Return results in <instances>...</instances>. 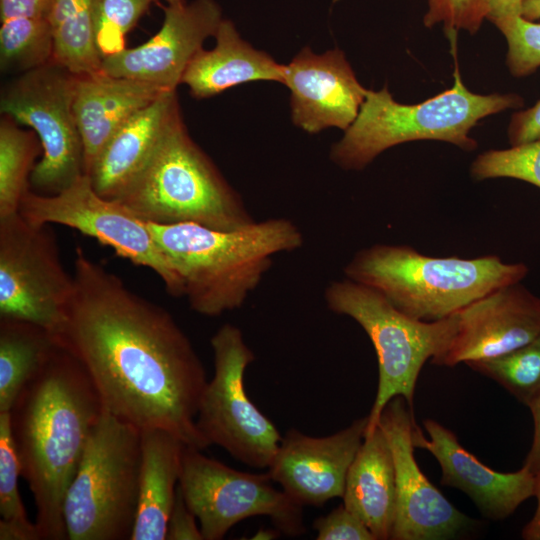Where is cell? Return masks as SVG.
Wrapping results in <instances>:
<instances>
[{"label":"cell","instance_id":"obj_24","mask_svg":"<svg viewBox=\"0 0 540 540\" xmlns=\"http://www.w3.org/2000/svg\"><path fill=\"white\" fill-rule=\"evenodd\" d=\"M138 509L131 540H166L186 444L159 428L140 430Z\"/></svg>","mask_w":540,"mask_h":540},{"label":"cell","instance_id":"obj_32","mask_svg":"<svg viewBox=\"0 0 540 540\" xmlns=\"http://www.w3.org/2000/svg\"><path fill=\"white\" fill-rule=\"evenodd\" d=\"M470 176L475 181L513 178L540 188V139L479 154L471 163Z\"/></svg>","mask_w":540,"mask_h":540},{"label":"cell","instance_id":"obj_43","mask_svg":"<svg viewBox=\"0 0 540 540\" xmlns=\"http://www.w3.org/2000/svg\"><path fill=\"white\" fill-rule=\"evenodd\" d=\"M153 1H156V0H153ZM167 4H173V3H178V2H181L183 0H164Z\"/></svg>","mask_w":540,"mask_h":540},{"label":"cell","instance_id":"obj_5","mask_svg":"<svg viewBox=\"0 0 540 540\" xmlns=\"http://www.w3.org/2000/svg\"><path fill=\"white\" fill-rule=\"evenodd\" d=\"M523 105L515 93L469 91L457 65L453 86L418 104L396 102L387 86L367 89L356 119L332 146L330 158L343 169L362 170L388 148L417 140H439L473 151L478 144L469 132L481 119Z\"/></svg>","mask_w":540,"mask_h":540},{"label":"cell","instance_id":"obj_19","mask_svg":"<svg viewBox=\"0 0 540 540\" xmlns=\"http://www.w3.org/2000/svg\"><path fill=\"white\" fill-rule=\"evenodd\" d=\"M423 426L429 438L415 423L414 447L429 451L441 467V484L468 495L485 518L504 520L534 496L536 475L525 467L509 473L495 471L461 446L456 435L437 421L426 419Z\"/></svg>","mask_w":540,"mask_h":540},{"label":"cell","instance_id":"obj_30","mask_svg":"<svg viewBox=\"0 0 540 540\" xmlns=\"http://www.w3.org/2000/svg\"><path fill=\"white\" fill-rule=\"evenodd\" d=\"M526 406L540 393V335L512 351L465 363Z\"/></svg>","mask_w":540,"mask_h":540},{"label":"cell","instance_id":"obj_15","mask_svg":"<svg viewBox=\"0 0 540 540\" xmlns=\"http://www.w3.org/2000/svg\"><path fill=\"white\" fill-rule=\"evenodd\" d=\"M160 30L147 42L103 59L109 75L150 82L176 91L186 68L223 21L215 0L167 4Z\"/></svg>","mask_w":540,"mask_h":540},{"label":"cell","instance_id":"obj_31","mask_svg":"<svg viewBox=\"0 0 540 540\" xmlns=\"http://www.w3.org/2000/svg\"><path fill=\"white\" fill-rule=\"evenodd\" d=\"M153 0H92L94 38L102 59L126 49V35Z\"/></svg>","mask_w":540,"mask_h":540},{"label":"cell","instance_id":"obj_10","mask_svg":"<svg viewBox=\"0 0 540 540\" xmlns=\"http://www.w3.org/2000/svg\"><path fill=\"white\" fill-rule=\"evenodd\" d=\"M210 344L214 376L200 399L197 429L208 446L218 445L248 466L268 468L282 436L246 393L245 371L255 360L254 352L230 323L216 331Z\"/></svg>","mask_w":540,"mask_h":540},{"label":"cell","instance_id":"obj_7","mask_svg":"<svg viewBox=\"0 0 540 540\" xmlns=\"http://www.w3.org/2000/svg\"><path fill=\"white\" fill-rule=\"evenodd\" d=\"M140 466V429L104 411L65 494L69 540H131Z\"/></svg>","mask_w":540,"mask_h":540},{"label":"cell","instance_id":"obj_21","mask_svg":"<svg viewBox=\"0 0 540 540\" xmlns=\"http://www.w3.org/2000/svg\"><path fill=\"white\" fill-rule=\"evenodd\" d=\"M167 91L150 82L116 77L102 70L77 75L73 108L83 143L85 175L113 134Z\"/></svg>","mask_w":540,"mask_h":540},{"label":"cell","instance_id":"obj_34","mask_svg":"<svg viewBox=\"0 0 540 540\" xmlns=\"http://www.w3.org/2000/svg\"><path fill=\"white\" fill-rule=\"evenodd\" d=\"M487 11V0H429L423 22L426 27L442 23L452 41L458 30L477 32Z\"/></svg>","mask_w":540,"mask_h":540},{"label":"cell","instance_id":"obj_2","mask_svg":"<svg viewBox=\"0 0 540 540\" xmlns=\"http://www.w3.org/2000/svg\"><path fill=\"white\" fill-rule=\"evenodd\" d=\"M104 411L87 371L62 345L26 384L9 411L11 434L22 477L34 498L41 540L68 539L65 494Z\"/></svg>","mask_w":540,"mask_h":540},{"label":"cell","instance_id":"obj_4","mask_svg":"<svg viewBox=\"0 0 540 540\" xmlns=\"http://www.w3.org/2000/svg\"><path fill=\"white\" fill-rule=\"evenodd\" d=\"M343 272L410 318L434 322L495 289L521 282L529 268L497 255L433 257L408 245L374 244L354 254Z\"/></svg>","mask_w":540,"mask_h":540},{"label":"cell","instance_id":"obj_11","mask_svg":"<svg viewBox=\"0 0 540 540\" xmlns=\"http://www.w3.org/2000/svg\"><path fill=\"white\" fill-rule=\"evenodd\" d=\"M201 451L185 446L178 485L204 540H221L235 524L254 516L269 517L287 536L305 532L303 506L276 489L269 473L239 471Z\"/></svg>","mask_w":540,"mask_h":540},{"label":"cell","instance_id":"obj_35","mask_svg":"<svg viewBox=\"0 0 540 540\" xmlns=\"http://www.w3.org/2000/svg\"><path fill=\"white\" fill-rule=\"evenodd\" d=\"M317 540H376L366 524L343 504L314 521Z\"/></svg>","mask_w":540,"mask_h":540},{"label":"cell","instance_id":"obj_20","mask_svg":"<svg viewBox=\"0 0 540 540\" xmlns=\"http://www.w3.org/2000/svg\"><path fill=\"white\" fill-rule=\"evenodd\" d=\"M181 115L176 91L134 114L108 140L87 176L102 197L117 200L152 158Z\"/></svg>","mask_w":540,"mask_h":540},{"label":"cell","instance_id":"obj_25","mask_svg":"<svg viewBox=\"0 0 540 540\" xmlns=\"http://www.w3.org/2000/svg\"><path fill=\"white\" fill-rule=\"evenodd\" d=\"M60 345L44 327L0 317V413L11 410L22 389Z\"/></svg>","mask_w":540,"mask_h":540},{"label":"cell","instance_id":"obj_39","mask_svg":"<svg viewBox=\"0 0 540 540\" xmlns=\"http://www.w3.org/2000/svg\"><path fill=\"white\" fill-rule=\"evenodd\" d=\"M533 418V439L529 452L523 463L529 472L540 474V393L527 405Z\"/></svg>","mask_w":540,"mask_h":540},{"label":"cell","instance_id":"obj_12","mask_svg":"<svg viewBox=\"0 0 540 540\" xmlns=\"http://www.w3.org/2000/svg\"><path fill=\"white\" fill-rule=\"evenodd\" d=\"M74 289L47 225L18 212L0 218V317L37 324L57 337Z\"/></svg>","mask_w":540,"mask_h":540},{"label":"cell","instance_id":"obj_6","mask_svg":"<svg viewBox=\"0 0 540 540\" xmlns=\"http://www.w3.org/2000/svg\"><path fill=\"white\" fill-rule=\"evenodd\" d=\"M150 223H196L235 230L254 218L241 196L190 137L182 116L144 169L116 200Z\"/></svg>","mask_w":540,"mask_h":540},{"label":"cell","instance_id":"obj_18","mask_svg":"<svg viewBox=\"0 0 540 540\" xmlns=\"http://www.w3.org/2000/svg\"><path fill=\"white\" fill-rule=\"evenodd\" d=\"M283 84L290 90L293 124L311 134L330 127L347 130L367 92L337 48L316 54L304 47L285 65Z\"/></svg>","mask_w":540,"mask_h":540},{"label":"cell","instance_id":"obj_42","mask_svg":"<svg viewBox=\"0 0 540 540\" xmlns=\"http://www.w3.org/2000/svg\"><path fill=\"white\" fill-rule=\"evenodd\" d=\"M521 16L530 21L540 19V0H524Z\"/></svg>","mask_w":540,"mask_h":540},{"label":"cell","instance_id":"obj_33","mask_svg":"<svg viewBox=\"0 0 540 540\" xmlns=\"http://www.w3.org/2000/svg\"><path fill=\"white\" fill-rule=\"evenodd\" d=\"M508 43L506 64L514 77L532 74L540 67V23L521 15L494 22Z\"/></svg>","mask_w":540,"mask_h":540},{"label":"cell","instance_id":"obj_23","mask_svg":"<svg viewBox=\"0 0 540 540\" xmlns=\"http://www.w3.org/2000/svg\"><path fill=\"white\" fill-rule=\"evenodd\" d=\"M343 505L376 540L391 539L396 517V480L389 442L377 426L364 437L346 477Z\"/></svg>","mask_w":540,"mask_h":540},{"label":"cell","instance_id":"obj_13","mask_svg":"<svg viewBox=\"0 0 540 540\" xmlns=\"http://www.w3.org/2000/svg\"><path fill=\"white\" fill-rule=\"evenodd\" d=\"M19 213L34 225L60 224L96 239L118 256L151 269L170 295L180 297L176 274L147 222L118 201L100 196L87 175L54 195L29 189L22 198Z\"/></svg>","mask_w":540,"mask_h":540},{"label":"cell","instance_id":"obj_37","mask_svg":"<svg viewBox=\"0 0 540 540\" xmlns=\"http://www.w3.org/2000/svg\"><path fill=\"white\" fill-rule=\"evenodd\" d=\"M508 139L511 146L540 139V100L534 106L512 115Z\"/></svg>","mask_w":540,"mask_h":540},{"label":"cell","instance_id":"obj_26","mask_svg":"<svg viewBox=\"0 0 540 540\" xmlns=\"http://www.w3.org/2000/svg\"><path fill=\"white\" fill-rule=\"evenodd\" d=\"M53 36V58L76 75L100 71L92 21V0H51L47 16Z\"/></svg>","mask_w":540,"mask_h":540},{"label":"cell","instance_id":"obj_40","mask_svg":"<svg viewBox=\"0 0 540 540\" xmlns=\"http://www.w3.org/2000/svg\"><path fill=\"white\" fill-rule=\"evenodd\" d=\"M524 0H487V17L491 22L521 15Z\"/></svg>","mask_w":540,"mask_h":540},{"label":"cell","instance_id":"obj_22","mask_svg":"<svg viewBox=\"0 0 540 540\" xmlns=\"http://www.w3.org/2000/svg\"><path fill=\"white\" fill-rule=\"evenodd\" d=\"M214 37L215 47L200 50L181 80L194 98H209L257 80L283 84L285 65L246 42L230 20L223 19Z\"/></svg>","mask_w":540,"mask_h":540},{"label":"cell","instance_id":"obj_14","mask_svg":"<svg viewBox=\"0 0 540 540\" xmlns=\"http://www.w3.org/2000/svg\"><path fill=\"white\" fill-rule=\"evenodd\" d=\"M415 423L413 408L402 396L386 404L378 422L389 442L395 469L396 517L391 539H449L466 528L470 519L419 468L412 441Z\"/></svg>","mask_w":540,"mask_h":540},{"label":"cell","instance_id":"obj_41","mask_svg":"<svg viewBox=\"0 0 540 540\" xmlns=\"http://www.w3.org/2000/svg\"><path fill=\"white\" fill-rule=\"evenodd\" d=\"M534 497L537 500L536 510L521 532V537L525 540H540V474L536 475Z\"/></svg>","mask_w":540,"mask_h":540},{"label":"cell","instance_id":"obj_9","mask_svg":"<svg viewBox=\"0 0 540 540\" xmlns=\"http://www.w3.org/2000/svg\"><path fill=\"white\" fill-rule=\"evenodd\" d=\"M77 75L54 60L21 73L1 93L2 115L30 127L42 146L30 184L57 194L84 175V149L74 113Z\"/></svg>","mask_w":540,"mask_h":540},{"label":"cell","instance_id":"obj_29","mask_svg":"<svg viewBox=\"0 0 540 540\" xmlns=\"http://www.w3.org/2000/svg\"><path fill=\"white\" fill-rule=\"evenodd\" d=\"M53 58V36L47 18L17 17L1 21L0 65L5 72H26Z\"/></svg>","mask_w":540,"mask_h":540},{"label":"cell","instance_id":"obj_16","mask_svg":"<svg viewBox=\"0 0 540 540\" xmlns=\"http://www.w3.org/2000/svg\"><path fill=\"white\" fill-rule=\"evenodd\" d=\"M447 348L430 362L453 367L495 357L540 335V297L521 282L502 286L455 313Z\"/></svg>","mask_w":540,"mask_h":540},{"label":"cell","instance_id":"obj_36","mask_svg":"<svg viewBox=\"0 0 540 540\" xmlns=\"http://www.w3.org/2000/svg\"><path fill=\"white\" fill-rule=\"evenodd\" d=\"M196 519L178 485L168 518L166 540H204Z\"/></svg>","mask_w":540,"mask_h":540},{"label":"cell","instance_id":"obj_27","mask_svg":"<svg viewBox=\"0 0 540 540\" xmlns=\"http://www.w3.org/2000/svg\"><path fill=\"white\" fill-rule=\"evenodd\" d=\"M42 146L34 131L21 129L11 117L0 121V218L19 212Z\"/></svg>","mask_w":540,"mask_h":540},{"label":"cell","instance_id":"obj_38","mask_svg":"<svg viewBox=\"0 0 540 540\" xmlns=\"http://www.w3.org/2000/svg\"><path fill=\"white\" fill-rule=\"evenodd\" d=\"M51 0H0V21L17 18H47Z\"/></svg>","mask_w":540,"mask_h":540},{"label":"cell","instance_id":"obj_8","mask_svg":"<svg viewBox=\"0 0 540 540\" xmlns=\"http://www.w3.org/2000/svg\"><path fill=\"white\" fill-rule=\"evenodd\" d=\"M324 298L332 312L352 318L363 328L376 352L379 381L366 436L377 428L393 397H404L413 408L420 371L447 348L455 331V314L434 322L415 320L376 290L348 278L329 283Z\"/></svg>","mask_w":540,"mask_h":540},{"label":"cell","instance_id":"obj_28","mask_svg":"<svg viewBox=\"0 0 540 540\" xmlns=\"http://www.w3.org/2000/svg\"><path fill=\"white\" fill-rule=\"evenodd\" d=\"M21 465L11 434L9 412L0 413V540H41L29 521L18 489Z\"/></svg>","mask_w":540,"mask_h":540},{"label":"cell","instance_id":"obj_3","mask_svg":"<svg viewBox=\"0 0 540 540\" xmlns=\"http://www.w3.org/2000/svg\"><path fill=\"white\" fill-rule=\"evenodd\" d=\"M178 279L180 297L209 317L240 308L259 286L277 254L302 247L299 227L270 218L235 230L196 223L147 222Z\"/></svg>","mask_w":540,"mask_h":540},{"label":"cell","instance_id":"obj_1","mask_svg":"<svg viewBox=\"0 0 540 540\" xmlns=\"http://www.w3.org/2000/svg\"><path fill=\"white\" fill-rule=\"evenodd\" d=\"M58 336L83 365L105 411L138 429L166 430L208 446L196 426L205 368L172 315L130 290L82 249Z\"/></svg>","mask_w":540,"mask_h":540},{"label":"cell","instance_id":"obj_17","mask_svg":"<svg viewBox=\"0 0 540 540\" xmlns=\"http://www.w3.org/2000/svg\"><path fill=\"white\" fill-rule=\"evenodd\" d=\"M367 425L368 415L326 437L289 430L268 467L270 477L302 506H322L330 499L342 498L349 468L363 443Z\"/></svg>","mask_w":540,"mask_h":540}]
</instances>
